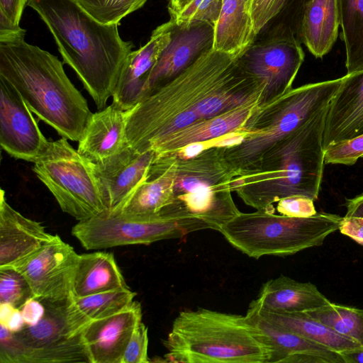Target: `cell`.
I'll return each mask as SVG.
<instances>
[{
	"instance_id": "e575fe53",
	"label": "cell",
	"mask_w": 363,
	"mask_h": 363,
	"mask_svg": "<svg viewBox=\"0 0 363 363\" xmlns=\"http://www.w3.org/2000/svg\"><path fill=\"white\" fill-rule=\"evenodd\" d=\"M34 297L26 278L10 267L0 268V303L20 309L27 300Z\"/></svg>"
},
{
	"instance_id": "8992f818",
	"label": "cell",
	"mask_w": 363,
	"mask_h": 363,
	"mask_svg": "<svg viewBox=\"0 0 363 363\" xmlns=\"http://www.w3.org/2000/svg\"><path fill=\"white\" fill-rule=\"evenodd\" d=\"M40 301L45 311L35 325L18 333L1 325L0 363H91L83 334L92 320L72 296Z\"/></svg>"
},
{
	"instance_id": "5bb4252c",
	"label": "cell",
	"mask_w": 363,
	"mask_h": 363,
	"mask_svg": "<svg viewBox=\"0 0 363 363\" xmlns=\"http://www.w3.org/2000/svg\"><path fill=\"white\" fill-rule=\"evenodd\" d=\"M49 140L18 92L0 77V145L15 159L33 162Z\"/></svg>"
},
{
	"instance_id": "9c48e42d",
	"label": "cell",
	"mask_w": 363,
	"mask_h": 363,
	"mask_svg": "<svg viewBox=\"0 0 363 363\" xmlns=\"http://www.w3.org/2000/svg\"><path fill=\"white\" fill-rule=\"evenodd\" d=\"M223 146L209 147L188 158L173 153L176 157L174 201L186 215L202 219L218 231L240 213L231 188L238 174L226 159Z\"/></svg>"
},
{
	"instance_id": "44dd1931",
	"label": "cell",
	"mask_w": 363,
	"mask_h": 363,
	"mask_svg": "<svg viewBox=\"0 0 363 363\" xmlns=\"http://www.w3.org/2000/svg\"><path fill=\"white\" fill-rule=\"evenodd\" d=\"M56 235L40 223L26 218L7 202L0 193V267L9 265L52 240Z\"/></svg>"
},
{
	"instance_id": "f35d334b",
	"label": "cell",
	"mask_w": 363,
	"mask_h": 363,
	"mask_svg": "<svg viewBox=\"0 0 363 363\" xmlns=\"http://www.w3.org/2000/svg\"><path fill=\"white\" fill-rule=\"evenodd\" d=\"M277 211L290 217L307 218L317 212L314 201L303 196H292L281 199L277 202Z\"/></svg>"
},
{
	"instance_id": "ba28073f",
	"label": "cell",
	"mask_w": 363,
	"mask_h": 363,
	"mask_svg": "<svg viewBox=\"0 0 363 363\" xmlns=\"http://www.w3.org/2000/svg\"><path fill=\"white\" fill-rule=\"evenodd\" d=\"M342 217L320 212L307 218L257 210L239 213L219 232L235 248L250 257L287 256L323 245L339 230Z\"/></svg>"
},
{
	"instance_id": "c3c4849f",
	"label": "cell",
	"mask_w": 363,
	"mask_h": 363,
	"mask_svg": "<svg viewBox=\"0 0 363 363\" xmlns=\"http://www.w3.org/2000/svg\"><path fill=\"white\" fill-rule=\"evenodd\" d=\"M191 0H169V13H174L181 10Z\"/></svg>"
},
{
	"instance_id": "7a4b0ae2",
	"label": "cell",
	"mask_w": 363,
	"mask_h": 363,
	"mask_svg": "<svg viewBox=\"0 0 363 363\" xmlns=\"http://www.w3.org/2000/svg\"><path fill=\"white\" fill-rule=\"evenodd\" d=\"M52 35L63 63L76 73L98 110L112 97L133 44L120 36L118 24H103L76 0H28Z\"/></svg>"
},
{
	"instance_id": "603a6c76",
	"label": "cell",
	"mask_w": 363,
	"mask_h": 363,
	"mask_svg": "<svg viewBox=\"0 0 363 363\" xmlns=\"http://www.w3.org/2000/svg\"><path fill=\"white\" fill-rule=\"evenodd\" d=\"M126 116L113 104L92 113L78 141V152L94 163L119 153L128 145Z\"/></svg>"
},
{
	"instance_id": "277c9868",
	"label": "cell",
	"mask_w": 363,
	"mask_h": 363,
	"mask_svg": "<svg viewBox=\"0 0 363 363\" xmlns=\"http://www.w3.org/2000/svg\"><path fill=\"white\" fill-rule=\"evenodd\" d=\"M24 37L0 38V77L40 120L61 137L78 142L92 114L86 99L66 74L63 62Z\"/></svg>"
},
{
	"instance_id": "ee69618b",
	"label": "cell",
	"mask_w": 363,
	"mask_h": 363,
	"mask_svg": "<svg viewBox=\"0 0 363 363\" xmlns=\"http://www.w3.org/2000/svg\"><path fill=\"white\" fill-rule=\"evenodd\" d=\"M26 30L19 25L14 24L6 15L0 11V38L17 35H25Z\"/></svg>"
},
{
	"instance_id": "4dcf8cb0",
	"label": "cell",
	"mask_w": 363,
	"mask_h": 363,
	"mask_svg": "<svg viewBox=\"0 0 363 363\" xmlns=\"http://www.w3.org/2000/svg\"><path fill=\"white\" fill-rule=\"evenodd\" d=\"M337 334L363 345V310L333 303L305 312Z\"/></svg>"
},
{
	"instance_id": "d4e9b609",
	"label": "cell",
	"mask_w": 363,
	"mask_h": 363,
	"mask_svg": "<svg viewBox=\"0 0 363 363\" xmlns=\"http://www.w3.org/2000/svg\"><path fill=\"white\" fill-rule=\"evenodd\" d=\"M330 303L312 283L301 282L281 275L263 284L257 299L250 303L275 312H307Z\"/></svg>"
},
{
	"instance_id": "d590c367",
	"label": "cell",
	"mask_w": 363,
	"mask_h": 363,
	"mask_svg": "<svg viewBox=\"0 0 363 363\" xmlns=\"http://www.w3.org/2000/svg\"><path fill=\"white\" fill-rule=\"evenodd\" d=\"M361 157H363V134L325 150V164L352 165Z\"/></svg>"
},
{
	"instance_id": "3957f363",
	"label": "cell",
	"mask_w": 363,
	"mask_h": 363,
	"mask_svg": "<svg viewBox=\"0 0 363 363\" xmlns=\"http://www.w3.org/2000/svg\"><path fill=\"white\" fill-rule=\"evenodd\" d=\"M327 108L275 143L236 177L233 192L246 205L272 213L273 203L286 197L316 200L325 164L323 138Z\"/></svg>"
},
{
	"instance_id": "ffe728a7",
	"label": "cell",
	"mask_w": 363,
	"mask_h": 363,
	"mask_svg": "<svg viewBox=\"0 0 363 363\" xmlns=\"http://www.w3.org/2000/svg\"><path fill=\"white\" fill-rule=\"evenodd\" d=\"M363 134V70L346 74L328 106L323 145L325 150Z\"/></svg>"
},
{
	"instance_id": "4fadbf2b",
	"label": "cell",
	"mask_w": 363,
	"mask_h": 363,
	"mask_svg": "<svg viewBox=\"0 0 363 363\" xmlns=\"http://www.w3.org/2000/svg\"><path fill=\"white\" fill-rule=\"evenodd\" d=\"M79 256L70 245L56 235L52 240L28 255L1 267L13 268L20 272L27 280L34 297L62 300L72 296Z\"/></svg>"
},
{
	"instance_id": "8fae6325",
	"label": "cell",
	"mask_w": 363,
	"mask_h": 363,
	"mask_svg": "<svg viewBox=\"0 0 363 363\" xmlns=\"http://www.w3.org/2000/svg\"><path fill=\"white\" fill-rule=\"evenodd\" d=\"M204 229L211 228L194 216H133L105 211L89 219L78 221L72 227V234L86 250H104L182 238Z\"/></svg>"
},
{
	"instance_id": "f6af8a7d",
	"label": "cell",
	"mask_w": 363,
	"mask_h": 363,
	"mask_svg": "<svg viewBox=\"0 0 363 363\" xmlns=\"http://www.w3.org/2000/svg\"><path fill=\"white\" fill-rule=\"evenodd\" d=\"M345 216H357L363 217V194L349 199L346 202Z\"/></svg>"
},
{
	"instance_id": "f1b7e54d",
	"label": "cell",
	"mask_w": 363,
	"mask_h": 363,
	"mask_svg": "<svg viewBox=\"0 0 363 363\" xmlns=\"http://www.w3.org/2000/svg\"><path fill=\"white\" fill-rule=\"evenodd\" d=\"M250 306L271 323L337 352L360 346L354 340L334 332L305 312H275L259 309L251 303Z\"/></svg>"
},
{
	"instance_id": "74e56055",
	"label": "cell",
	"mask_w": 363,
	"mask_h": 363,
	"mask_svg": "<svg viewBox=\"0 0 363 363\" xmlns=\"http://www.w3.org/2000/svg\"><path fill=\"white\" fill-rule=\"evenodd\" d=\"M288 0H252L250 11L254 30H261L286 6Z\"/></svg>"
},
{
	"instance_id": "83f0119b",
	"label": "cell",
	"mask_w": 363,
	"mask_h": 363,
	"mask_svg": "<svg viewBox=\"0 0 363 363\" xmlns=\"http://www.w3.org/2000/svg\"><path fill=\"white\" fill-rule=\"evenodd\" d=\"M256 36L245 0H223L214 27L213 49L239 57Z\"/></svg>"
},
{
	"instance_id": "6da1fadb",
	"label": "cell",
	"mask_w": 363,
	"mask_h": 363,
	"mask_svg": "<svg viewBox=\"0 0 363 363\" xmlns=\"http://www.w3.org/2000/svg\"><path fill=\"white\" fill-rule=\"evenodd\" d=\"M264 84L238 57L213 48L127 111L128 144L152 150L169 135L240 106L258 103Z\"/></svg>"
},
{
	"instance_id": "ac0fdd59",
	"label": "cell",
	"mask_w": 363,
	"mask_h": 363,
	"mask_svg": "<svg viewBox=\"0 0 363 363\" xmlns=\"http://www.w3.org/2000/svg\"><path fill=\"white\" fill-rule=\"evenodd\" d=\"M245 317L272 349L269 363H345L339 352L271 323L250 306Z\"/></svg>"
},
{
	"instance_id": "484cf974",
	"label": "cell",
	"mask_w": 363,
	"mask_h": 363,
	"mask_svg": "<svg viewBox=\"0 0 363 363\" xmlns=\"http://www.w3.org/2000/svg\"><path fill=\"white\" fill-rule=\"evenodd\" d=\"M340 26L337 0H310L300 26V40L315 58H323L336 42Z\"/></svg>"
},
{
	"instance_id": "52a82bcc",
	"label": "cell",
	"mask_w": 363,
	"mask_h": 363,
	"mask_svg": "<svg viewBox=\"0 0 363 363\" xmlns=\"http://www.w3.org/2000/svg\"><path fill=\"white\" fill-rule=\"evenodd\" d=\"M341 81L342 77L304 84L259 106L245 124L244 139L223 146L226 159L238 175L272 145L327 107Z\"/></svg>"
},
{
	"instance_id": "7dc6e473",
	"label": "cell",
	"mask_w": 363,
	"mask_h": 363,
	"mask_svg": "<svg viewBox=\"0 0 363 363\" xmlns=\"http://www.w3.org/2000/svg\"><path fill=\"white\" fill-rule=\"evenodd\" d=\"M310 0H288L286 5V6L290 3H292L293 4H294V6L295 8V11H294L295 31H296V37L298 38V39L299 40H300V26H301L303 11V9H304L306 4Z\"/></svg>"
},
{
	"instance_id": "7402d4cb",
	"label": "cell",
	"mask_w": 363,
	"mask_h": 363,
	"mask_svg": "<svg viewBox=\"0 0 363 363\" xmlns=\"http://www.w3.org/2000/svg\"><path fill=\"white\" fill-rule=\"evenodd\" d=\"M175 175L176 157L173 153L155 156L145 180L119 211L111 213L162 216V211L174 201Z\"/></svg>"
},
{
	"instance_id": "e0dca14e",
	"label": "cell",
	"mask_w": 363,
	"mask_h": 363,
	"mask_svg": "<svg viewBox=\"0 0 363 363\" xmlns=\"http://www.w3.org/2000/svg\"><path fill=\"white\" fill-rule=\"evenodd\" d=\"M174 25L169 19L159 26L146 44L128 55L112 96V104L127 111L144 99L150 72L171 40Z\"/></svg>"
},
{
	"instance_id": "8d00e7d4",
	"label": "cell",
	"mask_w": 363,
	"mask_h": 363,
	"mask_svg": "<svg viewBox=\"0 0 363 363\" xmlns=\"http://www.w3.org/2000/svg\"><path fill=\"white\" fill-rule=\"evenodd\" d=\"M148 329L140 321L135 326L125 350L121 363H147Z\"/></svg>"
},
{
	"instance_id": "7bdbcfd3",
	"label": "cell",
	"mask_w": 363,
	"mask_h": 363,
	"mask_svg": "<svg viewBox=\"0 0 363 363\" xmlns=\"http://www.w3.org/2000/svg\"><path fill=\"white\" fill-rule=\"evenodd\" d=\"M28 0H0V11L14 24L19 25Z\"/></svg>"
},
{
	"instance_id": "d6986e66",
	"label": "cell",
	"mask_w": 363,
	"mask_h": 363,
	"mask_svg": "<svg viewBox=\"0 0 363 363\" xmlns=\"http://www.w3.org/2000/svg\"><path fill=\"white\" fill-rule=\"evenodd\" d=\"M142 316L141 304L134 301L114 315L92 320L83 334L91 363H121L128 342Z\"/></svg>"
},
{
	"instance_id": "1f68e13d",
	"label": "cell",
	"mask_w": 363,
	"mask_h": 363,
	"mask_svg": "<svg viewBox=\"0 0 363 363\" xmlns=\"http://www.w3.org/2000/svg\"><path fill=\"white\" fill-rule=\"evenodd\" d=\"M136 293L128 286L101 291L85 296H74L78 308L91 320L114 315L128 307Z\"/></svg>"
},
{
	"instance_id": "30bf717a",
	"label": "cell",
	"mask_w": 363,
	"mask_h": 363,
	"mask_svg": "<svg viewBox=\"0 0 363 363\" xmlns=\"http://www.w3.org/2000/svg\"><path fill=\"white\" fill-rule=\"evenodd\" d=\"M33 163L34 173L63 212L82 221L107 211L93 162L67 138L48 141Z\"/></svg>"
},
{
	"instance_id": "ab89813d",
	"label": "cell",
	"mask_w": 363,
	"mask_h": 363,
	"mask_svg": "<svg viewBox=\"0 0 363 363\" xmlns=\"http://www.w3.org/2000/svg\"><path fill=\"white\" fill-rule=\"evenodd\" d=\"M0 325L12 333H18L26 323L20 309L9 303H0Z\"/></svg>"
},
{
	"instance_id": "7c38bea8",
	"label": "cell",
	"mask_w": 363,
	"mask_h": 363,
	"mask_svg": "<svg viewBox=\"0 0 363 363\" xmlns=\"http://www.w3.org/2000/svg\"><path fill=\"white\" fill-rule=\"evenodd\" d=\"M304 57L300 40L285 26L272 37L254 42L238 57L244 68L264 84L259 106L292 89Z\"/></svg>"
},
{
	"instance_id": "681fc988",
	"label": "cell",
	"mask_w": 363,
	"mask_h": 363,
	"mask_svg": "<svg viewBox=\"0 0 363 363\" xmlns=\"http://www.w3.org/2000/svg\"><path fill=\"white\" fill-rule=\"evenodd\" d=\"M252 0H245V5H246V7H247V9L250 13V7H251V4H252Z\"/></svg>"
},
{
	"instance_id": "4316f807",
	"label": "cell",
	"mask_w": 363,
	"mask_h": 363,
	"mask_svg": "<svg viewBox=\"0 0 363 363\" xmlns=\"http://www.w3.org/2000/svg\"><path fill=\"white\" fill-rule=\"evenodd\" d=\"M128 286L114 255L96 251L79 256L72 296H85Z\"/></svg>"
},
{
	"instance_id": "9a60e30c",
	"label": "cell",
	"mask_w": 363,
	"mask_h": 363,
	"mask_svg": "<svg viewBox=\"0 0 363 363\" xmlns=\"http://www.w3.org/2000/svg\"><path fill=\"white\" fill-rule=\"evenodd\" d=\"M214 27L213 24L207 22L182 26L174 23L171 40L150 72L144 99L172 80L202 54L213 48Z\"/></svg>"
},
{
	"instance_id": "bcb514c9",
	"label": "cell",
	"mask_w": 363,
	"mask_h": 363,
	"mask_svg": "<svg viewBox=\"0 0 363 363\" xmlns=\"http://www.w3.org/2000/svg\"><path fill=\"white\" fill-rule=\"evenodd\" d=\"M345 363H363V345L339 352Z\"/></svg>"
},
{
	"instance_id": "60d3db41",
	"label": "cell",
	"mask_w": 363,
	"mask_h": 363,
	"mask_svg": "<svg viewBox=\"0 0 363 363\" xmlns=\"http://www.w3.org/2000/svg\"><path fill=\"white\" fill-rule=\"evenodd\" d=\"M340 232L363 246V217L345 216L342 217Z\"/></svg>"
},
{
	"instance_id": "836d02e7",
	"label": "cell",
	"mask_w": 363,
	"mask_h": 363,
	"mask_svg": "<svg viewBox=\"0 0 363 363\" xmlns=\"http://www.w3.org/2000/svg\"><path fill=\"white\" fill-rule=\"evenodd\" d=\"M223 0H191L181 10L171 13L170 19L177 26L193 23H217Z\"/></svg>"
},
{
	"instance_id": "d6a6232c",
	"label": "cell",
	"mask_w": 363,
	"mask_h": 363,
	"mask_svg": "<svg viewBox=\"0 0 363 363\" xmlns=\"http://www.w3.org/2000/svg\"><path fill=\"white\" fill-rule=\"evenodd\" d=\"M147 0H76L97 21L119 24L122 18L142 8Z\"/></svg>"
},
{
	"instance_id": "5b68a950",
	"label": "cell",
	"mask_w": 363,
	"mask_h": 363,
	"mask_svg": "<svg viewBox=\"0 0 363 363\" xmlns=\"http://www.w3.org/2000/svg\"><path fill=\"white\" fill-rule=\"evenodd\" d=\"M163 345L170 362L269 363L272 356L245 315L203 308L180 312Z\"/></svg>"
},
{
	"instance_id": "2e32d148",
	"label": "cell",
	"mask_w": 363,
	"mask_h": 363,
	"mask_svg": "<svg viewBox=\"0 0 363 363\" xmlns=\"http://www.w3.org/2000/svg\"><path fill=\"white\" fill-rule=\"evenodd\" d=\"M155 152H139L128 144L119 153L94 163L95 175L110 213L121 210L145 180Z\"/></svg>"
},
{
	"instance_id": "cb8c5ba5",
	"label": "cell",
	"mask_w": 363,
	"mask_h": 363,
	"mask_svg": "<svg viewBox=\"0 0 363 363\" xmlns=\"http://www.w3.org/2000/svg\"><path fill=\"white\" fill-rule=\"evenodd\" d=\"M259 106L258 103L247 104L196 122L165 138L153 151L158 156L175 152L189 145L210 142L235 133L245 136V124Z\"/></svg>"
},
{
	"instance_id": "b9f144b4",
	"label": "cell",
	"mask_w": 363,
	"mask_h": 363,
	"mask_svg": "<svg viewBox=\"0 0 363 363\" xmlns=\"http://www.w3.org/2000/svg\"><path fill=\"white\" fill-rule=\"evenodd\" d=\"M26 325H35L42 318L45 308L42 301L31 297L20 308Z\"/></svg>"
},
{
	"instance_id": "f546056e",
	"label": "cell",
	"mask_w": 363,
	"mask_h": 363,
	"mask_svg": "<svg viewBox=\"0 0 363 363\" xmlns=\"http://www.w3.org/2000/svg\"><path fill=\"white\" fill-rule=\"evenodd\" d=\"M347 74L363 70V0H337Z\"/></svg>"
}]
</instances>
